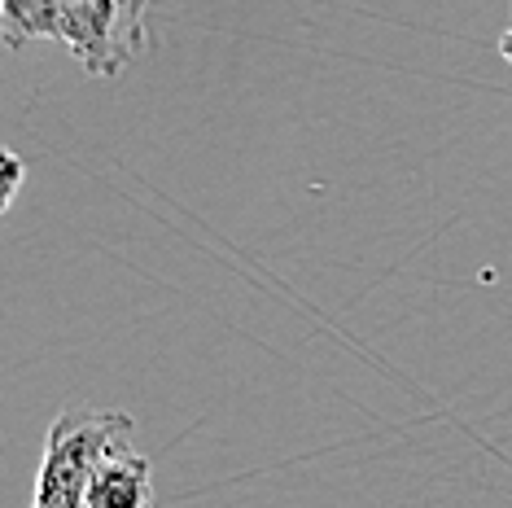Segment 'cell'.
I'll return each mask as SVG.
<instances>
[{"instance_id": "3957f363", "label": "cell", "mask_w": 512, "mask_h": 508, "mask_svg": "<svg viewBox=\"0 0 512 508\" xmlns=\"http://www.w3.org/2000/svg\"><path fill=\"white\" fill-rule=\"evenodd\" d=\"M84 508H154V465L141 452H119L92 473Z\"/></svg>"}, {"instance_id": "5b68a950", "label": "cell", "mask_w": 512, "mask_h": 508, "mask_svg": "<svg viewBox=\"0 0 512 508\" xmlns=\"http://www.w3.org/2000/svg\"><path fill=\"white\" fill-rule=\"evenodd\" d=\"M499 57H504V62H512V27L504 31V40H499Z\"/></svg>"}, {"instance_id": "6da1fadb", "label": "cell", "mask_w": 512, "mask_h": 508, "mask_svg": "<svg viewBox=\"0 0 512 508\" xmlns=\"http://www.w3.org/2000/svg\"><path fill=\"white\" fill-rule=\"evenodd\" d=\"M5 49L57 40L92 79H114L149 49V5L141 0H5Z\"/></svg>"}, {"instance_id": "277c9868", "label": "cell", "mask_w": 512, "mask_h": 508, "mask_svg": "<svg viewBox=\"0 0 512 508\" xmlns=\"http://www.w3.org/2000/svg\"><path fill=\"white\" fill-rule=\"evenodd\" d=\"M22 180H27V163H22L14 149H0V215L14 206Z\"/></svg>"}, {"instance_id": "7a4b0ae2", "label": "cell", "mask_w": 512, "mask_h": 508, "mask_svg": "<svg viewBox=\"0 0 512 508\" xmlns=\"http://www.w3.org/2000/svg\"><path fill=\"white\" fill-rule=\"evenodd\" d=\"M119 452H136V421L119 408H71L49 425L31 508H84L92 473Z\"/></svg>"}]
</instances>
